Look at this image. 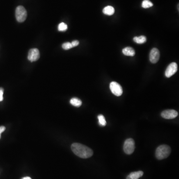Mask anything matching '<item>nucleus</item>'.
Wrapping results in <instances>:
<instances>
[{
  "mask_svg": "<svg viewBox=\"0 0 179 179\" xmlns=\"http://www.w3.org/2000/svg\"><path fill=\"white\" fill-rule=\"evenodd\" d=\"M71 149L75 154L81 158H88L93 155V151L91 148L80 143H73Z\"/></svg>",
  "mask_w": 179,
  "mask_h": 179,
  "instance_id": "nucleus-1",
  "label": "nucleus"
},
{
  "mask_svg": "<svg viewBox=\"0 0 179 179\" xmlns=\"http://www.w3.org/2000/svg\"><path fill=\"white\" fill-rule=\"evenodd\" d=\"M171 152V148L167 145H162L157 147L156 150V157L158 160L166 158Z\"/></svg>",
  "mask_w": 179,
  "mask_h": 179,
  "instance_id": "nucleus-2",
  "label": "nucleus"
},
{
  "mask_svg": "<svg viewBox=\"0 0 179 179\" xmlns=\"http://www.w3.org/2000/svg\"><path fill=\"white\" fill-rule=\"evenodd\" d=\"M27 12L23 6H18L15 10V18L18 22H22L26 19Z\"/></svg>",
  "mask_w": 179,
  "mask_h": 179,
  "instance_id": "nucleus-3",
  "label": "nucleus"
},
{
  "mask_svg": "<svg viewBox=\"0 0 179 179\" xmlns=\"http://www.w3.org/2000/svg\"><path fill=\"white\" fill-rule=\"evenodd\" d=\"M135 149V142L132 138L127 139L124 142L123 150L127 154H131Z\"/></svg>",
  "mask_w": 179,
  "mask_h": 179,
  "instance_id": "nucleus-4",
  "label": "nucleus"
},
{
  "mask_svg": "<svg viewBox=\"0 0 179 179\" xmlns=\"http://www.w3.org/2000/svg\"><path fill=\"white\" fill-rule=\"evenodd\" d=\"M110 88L112 93L116 96H120L123 94L122 87L119 83L116 82H112L110 83Z\"/></svg>",
  "mask_w": 179,
  "mask_h": 179,
  "instance_id": "nucleus-5",
  "label": "nucleus"
},
{
  "mask_svg": "<svg viewBox=\"0 0 179 179\" xmlns=\"http://www.w3.org/2000/svg\"><path fill=\"white\" fill-rule=\"evenodd\" d=\"M178 70V65L175 62H172L167 67V69L165 72V75L166 77H171L173 75L175 74Z\"/></svg>",
  "mask_w": 179,
  "mask_h": 179,
  "instance_id": "nucleus-6",
  "label": "nucleus"
},
{
  "mask_svg": "<svg viewBox=\"0 0 179 179\" xmlns=\"http://www.w3.org/2000/svg\"><path fill=\"white\" fill-rule=\"evenodd\" d=\"M40 57V53L37 48H32L29 50L28 54V60L30 62H35L38 60Z\"/></svg>",
  "mask_w": 179,
  "mask_h": 179,
  "instance_id": "nucleus-7",
  "label": "nucleus"
},
{
  "mask_svg": "<svg viewBox=\"0 0 179 179\" xmlns=\"http://www.w3.org/2000/svg\"><path fill=\"white\" fill-rule=\"evenodd\" d=\"M178 116V113L174 110H164L161 113V117L167 120L175 119Z\"/></svg>",
  "mask_w": 179,
  "mask_h": 179,
  "instance_id": "nucleus-8",
  "label": "nucleus"
},
{
  "mask_svg": "<svg viewBox=\"0 0 179 179\" xmlns=\"http://www.w3.org/2000/svg\"><path fill=\"white\" fill-rule=\"evenodd\" d=\"M160 58V52L157 48L152 49L149 54V60L152 63H156Z\"/></svg>",
  "mask_w": 179,
  "mask_h": 179,
  "instance_id": "nucleus-9",
  "label": "nucleus"
},
{
  "mask_svg": "<svg viewBox=\"0 0 179 179\" xmlns=\"http://www.w3.org/2000/svg\"><path fill=\"white\" fill-rule=\"evenodd\" d=\"M143 172L142 171H139L137 172H134L131 173L127 177V179H138L143 176Z\"/></svg>",
  "mask_w": 179,
  "mask_h": 179,
  "instance_id": "nucleus-10",
  "label": "nucleus"
},
{
  "mask_svg": "<svg viewBox=\"0 0 179 179\" xmlns=\"http://www.w3.org/2000/svg\"><path fill=\"white\" fill-rule=\"evenodd\" d=\"M123 53L125 56H133L135 55V50L131 47H127L123 49Z\"/></svg>",
  "mask_w": 179,
  "mask_h": 179,
  "instance_id": "nucleus-11",
  "label": "nucleus"
},
{
  "mask_svg": "<svg viewBox=\"0 0 179 179\" xmlns=\"http://www.w3.org/2000/svg\"><path fill=\"white\" fill-rule=\"evenodd\" d=\"M114 8L113 7L110 6L105 7L103 10V14L108 15H112L114 13Z\"/></svg>",
  "mask_w": 179,
  "mask_h": 179,
  "instance_id": "nucleus-12",
  "label": "nucleus"
},
{
  "mask_svg": "<svg viewBox=\"0 0 179 179\" xmlns=\"http://www.w3.org/2000/svg\"><path fill=\"white\" fill-rule=\"evenodd\" d=\"M133 39L134 42L138 44H143L146 42V37L144 35H141L139 37L135 36Z\"/></svg>",
  "mask_w": 179,
  "mask_h": 179,
  "instance_id": "nucleus-13",
  "label": "nucleus"
},
{
  "mask_svg": "<svg viewBox=\"0 0 179 179\" xmlns=\"http://www.w3.org/2000/svg\"><path fill=\"white\" fill-rule=\"evenodd\" d=\"M71 104L73 106H76V107H80L82 105V101L78 98H73L70 100V101Z\"/></svg>",
  "mask_w": 179,
  "mask_h": 179,
  "instance_id": "nucleus-14",
  "label": "nucleus"
},
{
  "mask_svg": "<svg viewBox=\"0 0 179 179\" xmlns=\"http://www.w3.org/2000/svg\"><path fill=\"white\" fill-rule=\"evenodd\" d=\"M153 6V3L149 0H144L142 3V7L143 8H149Z\"/></svg>",
  "mask_w": 179,
  "mask_h": 179,
  "instance_id": "nucleus-15",
  "label": "nucleus"
},
{
  "mask_svg": "<svg viewBox=\"0 0 179 179\" xmlns=\"http://www.w3.org/2000/svg\"><path fill=\"white\" fill-rule=\"evenodd\" d=\"M98 120H99V124L102 127H105L106 124V120H105V117L103 115L100 114L98 117Z\"/></svg>",
  "mask_w": 179,
  "mask_h": 179,
  "instance_id": "nucleus-16",
  "label": "nucleus"
},
{
  "mask_svg": "<svg viewBox=\"0 0 179 179\" xmlns=\"http://www.w3.org/2000/svg\"><path fill=\"white\" fill-rule=\"evenodd\" d=\"M68 29L67 25L64 22H61L58 25V29L60 32H65Z\"/></svg>",
  "mask_w": 179,
  "mask_h": 179,
  "instance_id": "nucleus-17",
  "label": "nucleus"
},
{
  "mask_svg": "<svg viewBox=\"0 0 179 179\" xmlns=\"http://www.w3.org/2000/svg\"><path fill=\"white\" fill-rule=\"evenodd\" d=\"M62 47L64 50H69L71 48H73V46L72 45L71 43L68 42L64 43L63 44H62Z\"/></svg>",
  "mask_w": 179,
  "mask_h": 179,
  "instance_id": "nucleus-18",
  "label": "nucleus"
},
{
  "mask_svg": "<svg viewBox=\"0 0 179 179\" xmlns=\"http://www.w3.org/2000/svg\"><path fill=\"white\" fill-rule=\"evenodd\" d=\"M4 90L2 88H0V102L3 101V95Z\"/></svg>",
  "mask_w": 179,
  "mask_h": 179,
  "instance_id": "nucleus-19",
  "label": "nucleus"
},
{
  "mask_svg": "<svg viewBox=\"0 0 179 179\" xmlns=\"http://www.w3.org/2000/svg\"><path fill=\"white\" fill-rule=\"evenodd\" d=\"M71 44L73 46V47H76L79 44V42L78 40H74L72 42Z\"/></svg>",
  "mask_w": 179,
  "mask_h": 179,
  "instance_id": "nucleus-20",
  "label": "nucleus"
},
{
  "mask_svg": "<svg viewBox=\"0 0 179 179\" xmlns=\"http://www.w3.org/2000/svg\"><path fill=\"white\" fill-rule=\"evenodd\" d=\"M5 130H6V127H4V126H1V127H0V139H1V138L2 133L4 132V131Z\"/></svg>",
  "mask_w": 179,
  "mask_h": 179,
  "instance_id": "nucleus-21",
  "label": "nucleus"
},
{
  "mask_svg": "<svg viewBox=\"0 0 179 179\" xmlns=\"http://www.w3.org/2000/svg\"><path fill=\"white\" fill-rule=\"evenodd\" d=\"M32 179V178L29 177H24V178H22V179Z\"/></svg>",
  "mask_w": 179,
  "mask_h": 179,
  "instance_id": "nucleus-22",
  "label": "nucleus"
}]
</instances>
